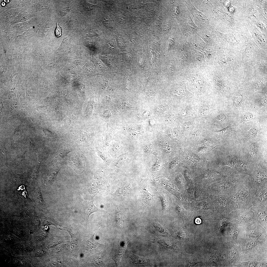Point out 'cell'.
<instances>
[{"instance_id":"cell-24","label":"cell","mask_w":267,"mask_h":267,"mask_svg":"<svg viewBox=\"0 0 267 267\" xmlns=\"http://www.w3.org/2000/svg\"><path fill=\"white\" fill-rule=\"evenodd\" d=\"M203 143L204 145L207 146H212L213 145L212 141L210 139H207L204 140Z\"/></svg>"},{"instance_id":"cell-31","label":"cell","mask_w":267,"mask_h":267,"mask_svg":"<svg viewBox=\"0 0 267 267\" xmlns=\"http://www.w3.org/2000/svg\"><path fill=\"white\" fill-rule=\"evenodd\" d=\"M5 4L4 2H2L1 3V5L3 6H4L5 5Z\"/></svg>"},{"instance_id":"cell-22","label":"cell","mask_w":267,"mask_h":267,"mask_svg":"<svg viewBox=\"0 0 267 267\" xmlns=\"http://www.w3.org/2000/svg\"><path fill=\"white\" fill-rule=\"evenodd\" d=\"M126 189L125 187H122L121 188L119 189L117 191L116 194L121 196H123L125 195L126 193L125 191Z\"/></svg>"},{"instance_id":"cell-1","label":"cell","mask_w":267,"mask_h":267,"mask_svg":"<svg viewBox=\"0 0 267 267\" xmlns=\"http://www.w3.org/2000/svg\"><path fill=\"white\" fill-rule=\"evenodd\" d=\"M125 249V245L122 242L118 241L115 243L113 245L111 252L110 257L115 261L117 266L119 265Z\"/></svg>"},{"instance_id":"cell-20","label":"cell","mask_w":267,"mask_h":267,"mask_svg":"<svg viewBox=\"0 0 267 267\" xmlns=\"http://www.w3.org/2000/svg\"><path fill=\"white\" fill-rule=\"evenodd\" d=\"M116 220L118 222V220L122 222L123 220L122 215L121 211L118 209L116 213Z\"/></svg>"},{"instance_id":"cell-9","label":"cell","mask_w":267,"mask_h":267,"mask_svg":"<svg viewBox=\"0 0 267 267\" xmlns=\"http://www.w3.org/2000/svg\"><path fill=\"white\" fill-rule=\"evenodd\" d=\"M258 131V128L257 127L253 126L248 132V137L249 138H254L257 136Z\"/></svg>"},{"instance_id":"cell-4","label":"cell","mask_w":267,"mask_h":267,"mask_svg":"<svg viewBox=\"0 0 267 267\" xmlns=\"http://www.w3.org/2000/svg\"><path fill=\"white\" fill-rule=\"evenodd\" d=\"M123 147L119 142H114L110 148V155L113 157H117L121 153Z\"/></svg>"},{"instance_id":"cell-13","label":"cell","mask_w":267,"mask_h":267,"mask_svg":"<svg viewBox=\"0 0 267 267\" xmlns=\"http://www.w3.org/2000/svg\"><path fill=\"white\" fill-rule=\"evenodd\" d=\"M254 118V117L252 114L250 112H247L243 117L241 121V123H244L247 122L252 121Z\"/></svg>"},{"instance_id":"cell-11","label":"cell","mask_w":267,"mask_h":267,"mask_svg":"<svg viewBox=\"0 0 267 267\" xmlns=\"http://www.w3.org/2000/svg\"><path fill=\"white\" fill-rule=\"evenodd\" d=\"M230 258L232 261H236L239 257L238 252L235 248H233L231 249L230 252Z\"/></svg>"},{"instance_id":"cell-27","label":"cell","mask_w":267,"mask_h":267,"mask_svg":"<svg viewBox=\"0 0 267 267\" xmlns=\"http://www.w3.org/2000/svg\"><path fill=\"white\" fill-rule=\"evenodd\" d=\"M168 134L171 138L174 140L176 139V136L173 131H170L169 132Z\"/></svg>"},{"instance_id":"cell-5","label":"cell","mask_w":267,"mask_h":267,"mask_svg":"<svg viewBox=\"0 0 267 267\" xmlns=\"http://www.w3.org/2000/svg\"><path fill=\"white\" fill-rule=\"evenodd\" d=\"M131 262L136 264H143L149 262V259L142 258L133 254H132L130 257Z\"/></svg>"},{"instance_id":"cell-2","label":"cell","mask_w":267,"mask_h":267,"mask_svg":"<svg viewBox=\"0 0 267 267\" xmlns=\"http://www.w3.org/2000/svg\"><path fill=\"white\" fill-rule=\"evenodd\" d=\"M93 201H84L82 205L81 213L82 216L86 223H89V217L93 213L98 211L99 209L95 206Z\"/></svg>"},{"instance_id":"cell-7","label":"cell","mask_w":267,"mask_h":267,"mask_svg":"<svg viewBox=\"0 0 267 267\" xmlns=\"http://www.w3.org/2000/svg\"><path fill=\"white\" fill-rule=\"evenodd\" d=\"M97 151L98 156L101 158L105 163L109 162V159L105 151L100 147L97 148Z\"/></svg>"},{"instance_id":"cell-14","label":"cell","mask_w":267,"mask_h":267,"mask_svg":"<svg viewBox=\"0 0 267 267\" xmlns=\"http://www.w3.org/2000/svg\"><path fill=\"white\" fill-rule=\"evenodd\" d=\"M160 143L162 149L164 152L168 153L171 152L170 147L168 144L162 141H161Z\"/></svg>"},{"instance_id":"cell-30","label":"cell","mask_w":267,"mask_h":267,"mask_svg":"<svg viewBox=\"0 0 267 267\" xmlns=\"http://www.w3.org/2000/svg\"><path fill=\"white\" fill-rule=\"evenodd\" d=\"M261 266L262 267H266L267 266V263H262L261 264Z\"/></svg>"},{"instance_id":"cell-32","label":"cell","mask_w":267,"mask_h":267,"mask_svg":"<svg viewBox=\"0 0 267 267\" xmlns=\"http://www.w3.org/2000/svg\"><path fill=\"white\" fill-rule=\"evenodd\" d=\"M4 1L6 3H8L9 2V0H4Z\"/></svg>"},{"instance_id":"cell-29","label":"cell","mask_w":267,"mask_h":267,"mask_svg":"<svg viewBox=\"0 0 267 267\" xmlns=\"http://www.w3.org/2000/svg\"><path fill=\"white\" fill-rule=\"evenodd\" d=\"M195 222L197 224H200L201 223V221L200 219L199 218H197L196 219Z\"/></svg>"},{"instance_id":"cell-18","label":"cell","mask_w":267,"mask_h":267,"mask_svg":"<svg viewBox=\"0 0 267 267\" xmlns=\"http://www.w3.org/2000/svg\"><path fill=\"white\" fill-rule=\"evenodd\" d=\"M227 116L226 114H222L218 115L216 117L217 120L219 122H223L226 119Z\"/></svg>"},{"instance_id":"cell-19","label":"cell","mask_w":267,"mask_h":267,"mask_svg":"<svg viewBox=\"0 0 267 267\" xmlns=\"http://www.w3.org/2000/svg\"><path fill=\"white\" fill-rule=\"evenodd\" d=\"M267 98L265 97L261 98L259 99V105L261 107H263L265 106L267 104Z\"/></svg>"},{"instance_id":"cell-8","label":"cell","mask_w":267,"mask_h":267,"mask_svg":"<svg viewBox=\"0 0 267 267\" xmlns=\"http://www.w3.org/2000/svg\"><path fill=\"white\" fill-rule=\"evenodd\" d=\"M216 132L221 135L229 136L233 133V130L230 127H229Z\"/></svg>"},{"instance_id":"cell-26","label":"cell","mask_w":267,"mask_h":267,"mask_svg":"<svg viewBox=\"0 0 267 267\" xmlns=\"http://www.w3.org/2000/svg\"><path fill=\"white\" fill-rule=\"evenodd\" d=\"M257 263L256 262H250L246 263V266L247 267H254L257 266Z\"/></svg>"},{"instance_id":"cell-6","label":"cell","mask_w":267,"mask_h":267,"mask_svg":"<svg viewBox=\"0 0 267 267\" xmlns=\"http://www.w3.org/2000/svg\"><path fill=\"white\" fill-rule=\"evenodd\" d=\"M243 99V95L241 92L237 94L234 102V105L235 108H239L240 106Z\"/></svg>"},{"instance_id":"cell-15","label":"cell","mask_w":267,"mask_h":267,"mask_svg":"<svg viewBox=\"0 0 267 267\" xmlns=\"http://www.w3.org/2000/svg\"><path fill=\"white\" fill-rule=\"evenodd\" d=\"M80 141L82 142H88L89 141H90L91 137H90V135H88L87 133H85L84 134L80 135Z\"/></svg>"},{"instance_id":"cell-16","label":"cell","mask_w":267,"mask_h":267,"mask_svg":"<svg viewBox=\"0 0 267 267\" xmlns=\"http://www.w3.org/2000/svg\"><path fill=\"white\" fill-rule=\"evenodd\" d=\"M145 150L148 153L154 154L155 153V150L153 147L150 145L146 144L144 146Z\"/></svg>"},{"instance_id":"cell-3","label":"cell","mask_w":267,"mask_h":267,"mask_svg":"<svg viewBox=\"0 0 267 267\" xmlns=\"http://www.w3.org/2000/svg\"><path fill=\"white\" fill-rule=\"evenodd\" d=\"M142 207H146L154 199L155 196L148 192L147 187L142 189L141 192Z\"/></svg>"},{"instance_id":"cell-28","label":"cell","mask_w":267,"mask_h":267,"mask_svg":"<svg viewBox=\"0 0 267 267\" xmlns=\"http://www.w3.org/2000/svg\"><path fill=\"white\" fill-rule=\"evenodd\" d=\"M190 125L188 123L186 122L183 124V127L184 129L186 130L188 129L190 127Z\"/></svg>"},{"instance_id":"cell-23","label":"cell","mask_w":267,"mask_h":267,"mask_svg":"<svg viewBox=\"0 0 267 267\" xmlns=\"http://www.w3.org/2000/svg\"><path fill=\"white\" fill-rule=\"evenodd\" d=\"M257 244L256 242L255 241H252L249 242L247 244L246 247L247 250H249L252 248L254 246H256Z\"/></svg>"},{"instance_id":"cell-10","label":"cell","mask_w":267,"mask_h":267,"mask_svg":"<svg viewBox=\"0 0 267 267\" xmlns=\"http://www.w3.org/2000/svg\"><path fill=\"white\" fill-rule=\"evenodd\" d=\"M126 157L124 155H121L119 157L115 162V166L116 167L120 168L125 162Z\"/></svg>"},{"instance_id":"cell-17","label":"cell","mask_w":267,"mask_h":267,"mask_svg":"<svg viewBox=\"0 0 267 267\" xmlns=\"http://www.w3.org/2000/svg\"><path fill=\"white\" fill-rule=\"evenodd\" d=\"M55 34L56 36L58 37H60L62 35L61 29V28L59 26L58 22L57 26L55 30Z\"/></svg>"},{"instance_id":"cell-12","label":"cell","mask_w":267,"mask_h":267,"mask_svg":"<svg viewBox=\"0 0 267 267\" xmlns=\"http://www.w3.org/2000/svg\"><path fill=\"white\" fill-rule=\"evenodd\" d=\"M210 108L208 105H206L202 106L200 110V115L202 116H205L208 114Z\"/></svg>"},{"instance_id":"cell-25","label":"cell","mask_w":267,"mask_h":267,"mask_svg":"<svg viewBox=\"0 0 267 267\" xmlns=\"http://www.w3.org/2000/svg\"><path fill=\"white\" fill-rule=\"evenodd\" d=\"M259 234L258 231L256 230H253L251 231L250 233V236L252 237H257L259 235Z\"/></svg>"},{"instance_id":"cell-21","label":"cell","mask_w":267,"mask_h":267,"mask_svg":"<svg viewBox=\"0 0 267 267\" xmlns=\"http://www.w3.org/2000/svg\"><path fill=\"white\" fill-rule=\"evenodd\" d=\"M181 114L182 117H185L191 114L189 109L187 108L182 109L181 112Z\"/></svg>"}]
</instances>
